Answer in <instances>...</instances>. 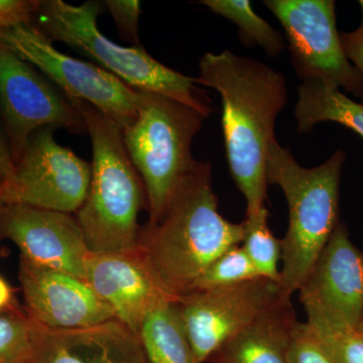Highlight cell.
Segmentation results:
<instances>
[{
	"mask_svg": "<svg viewBox=\"0 0 363 363\" xmlns=\"http://www.w3.org/2000/svg\"><path fill=\"white\" fill-rule=\"evenodd\" d=\"M289 363H333L308 324L298 322L288 353Z\"/></svg>",
	"mask_w": 363,
	"mask_h": 363,
	"instance_id": "d4e9b609",
	"label": "cell"
},
{
	"mask_svg": "<svg viewBox=\"0 0 363 363\" xmlns=\"http://www.w3.org/2000/svg\"><path fill=\"white\" fill-rule=\"evenodd\" d=\"M0 236L16 243L21 257L33 264L86 281L91 252L76 216L26 205L2 204Z\"/></svg>",
	"mask_w": 363,
	"mask_h": 363,
	"instance_id": "7c38bea8",
	"label": "cell"
},
{
	"mask_svg": "<svg viewBox=\"0 0 363 363\" xmlns=\"http://www.w3.org/2000/svg\"><path fill=\"white\" fill-rule=\"evenodd\" d=\"M99 2L73 6L62 0L40 1L33 25L52 40L65 43L133 89L160 93L209 117L212 101L196 83L152 58L142 45L123 47L105 37L97 26Z\"/></svg>",
	"mask_w": 363,
	"mask_h": 363,
	"instance_id": "5b68a950",
	"label": "cell"
},
{
	"mask_svg": "<svg viewBox=\"0 0 363 363\" xmlns=\"http://www.w3.org/2000/svg\"><path fill=\"white\" fill-rule=\"evenodd\" d=\"M32 323V352L26 363H152L140 336L117 319L75 329Z\"/></svg>",
	"mask_w": 363,
	"mask_h": 363,
	"instance_id": "2e32d148",
	"label": "cell"
},
{
	"mask_svg": "<svg viewBox=\"0 0 363 363\" xmlns=\"http://www.w3.org/2000/svg\"><path fill=\"white\" fill-rule=\"evenodd\" d=\"M18 279L28 317L43 326L84 328L116 319L109 305L77 277L21 257Z\"/></svg>",
	"mask_w": 363,
	"mask_h": 363,
	"instance_id": "5bb4252c",
	"label": "cell"
},
{
	"mask_svg": "<svg viewBox=\"0 0 363 363\" xmlns=\"http://www.w3.org/2000/svg\"><path fill=\"white\" fill-rule=\"evenodd\" d=\"M357 329L358 331H359L360 333H362L363 335V316L362 318V320H360V323L359 325H358Z\"/></svg>",
	"mask_w": 363,
	"mask_h": 363,
	"instance_id": "4dcf8cb0",
	"label": "cell"
},
{
	"mask_svg": "<svg viewBox=\"0 0 363 363\" xmlns=\"http://www.w3.org/2000/svg\"><path fill=\"white\" fill-rule=\"evenodd\" d=\"M14 171H16V164L11 157L9 143L0 130V195L2 191L7 186L11 185V182L13 181Z\"/></svg>",
	"mask_w": 363,
	"mask_h": 363,
	"instance_id": "f1b7e54d",
	"label": "cell"
},
{
	"mask_svg": "<svg viewBox=\"0 0 363 363\" xmlns=\"http://www.w3.org/2000/svg\"><path fill=\"white\" fill-rule=\"evenodd\" d=\"M86 281L116 319L138 335L152 308L166 298L175 300L162 290L138 245L119 252L91 253Z\"/></svg>",
	"mask_w": 363,
	"mask_h": 363,
	"instance_id": "9a60e30c",
	"label": "cell"
},
{
	"mask_svg": "<svg viewBox=\"0 0 363 363\" xmlns=\"http://www.w3.org/2000/svg\"><path fill=\"white\" fill-rule=\"evenodd\" d=\"M87 125L92 143V176L84 204L76 213L88 250L105 253L138 247V214L147 193L131 162L123 130L87 104H73Z\"/></svg>",
	"mask_w": 363,
	"mask_h": 363,
	"instance_id": "277c9868",
	"label": "cell"
},
{
	"mask_svg": "<svg viewBox=\"0 0 363 363\" xmlns=\"http://www.w3.org/2000/svg\"><path fill=\"white\" fill-rule=\"evenodd\" d=\"M33 345V323L25 307L0 312V363H26Z\"/></svg>",
	"mask_w": 363,
	"mask_h": 363,
	"instance_id": "cb8c5ba5",
	"label": "cell"
},
{
	"mask_svg": "<svg viewBox=\"0 0 363 363\" xmlns=\"http://www.w3.org/2000/svg\"><path fill=\"white\" fill-rule=\"evenodd\" d=\"M281 298L279 284L266 278L179 298L177 307L197 362H207L226 341Z\"/></svg>",
	"mask_w": 363,
	"mask_h": 363,
	"instance_id": "8fae6325",
	"label": "cell"
},
{
	"mask_svg": "<svg viewBox=\"0 0 363 363\" xmlns=\"http://www.w3.org/2000/svg\"><path fill=\"white\" fill-rule=\"evenodd\" d=\"M138 336L152 363H198L175 300L152 308Z\"/></svg>",
	"mask_w": 363,
	"mask_h": 363,
	"instance_id": "d6986e66",
	"label": "cell"
},
{
	"mask_svg": "<svg viewBox=\"0 0 363 363\" xmlns=\"http://www.w3.org/2000/svg\"><path fill=\"white\" fill-rule=\"evenodd\" d=\"M23 308L16 298V291L0 274V312L13 311Z\"/></svg>",
	"mask_w": 363,
	"mask_h": 363,
	"instance_id": "f546056e",
	"label": "cell"
},
{
	"mask_svg": "<svg viewBox=\"0 0 363 363\" xmlns=\"http://www.w3.org/2000/svg\"><path fill=\"white\" fill-rule=\"evenodd\" d=\"M56 128H40L30 135L13 181L0 195L1 204L77 213L89 190L92 166L56 142Z\"/></svg>",
	"mask_w": 363,
	"mask_h": 363,
	"instance_id": "30bf717a",
	"label": "cell"
},
{
	"mask_svg": "<svg viewBox=\"0 0 363 363\" xmlns=\"http://www.w3.org/2000/svg\"><path fill=\"white\" fill-rule=\"evenodd\" d=\"M40 0H0V33L21 25H33Z\"/></svg>",
	"mask_w": 363,
	"mask_h": 363,
	"instance_id": "4316f807",
	"label": "cell"
},
{
	"mask_svg": "<svg viewBox=\"0 0 363 363\" xmlns=\"http://www.w3.org/2000/svg\"><path fill=\"white\" fill-rule=\"evenodd\" d=\"M283 26L291 63L301 80L321 79L363 101V80L344 52L333 0H267Z\"/></svg>",
	"mask_w": 363,
	"mask_h": 363,
	"instance_id": "9c48e42d",
	"label": "cell"
},
{
	"mask_svg": "<svg viewBox=\"0 0 363 363\" xmlns=\"http://www.w3.org/2000/svg\"><path fill=\"white\" fill-rule=\"evenodd\" d=\"M344 52L350 63L360 74L363 80V28L350 33H344L340 35Z\"/></svg>",
	"mask_w": 363,
	"mask_h": 363,
	"instance_id": "83f0119b",
	"label": "cell"
},
{
	"mask_svg": "<svg viewBox=\"0 0 363 363\" xmlns=\"http://www.w3.org/2000/svg\"><path fill=\"white\" fill-rule=\"evenodd\" d=\"M345 152L337 150L326 162L304 168L274 140L267 155L269 185H278L289 208V225L281 241V298L292 301L336 228L341 173Z\"/></svg>",
	"mask_w": 363,
	"mask_h": 363,
	"instance_id": "3957f363",
	"label": "cell"
},
{
	"mask_svg": "<svg viewBox=\"0 0 363 363\" xmlns=\"http://www.w3.org/2000/svg\"><path fill=\"white\" fill-rule=\"evenodd\" d=\"M104 6L111 13L121 38L135 45H140L138 40L140 2L138 0H106Z\"/></svg>",
	"mask_w": 363,
	"mask_h": 363,
	"instance_id": "484cf974",
	"label": "cell"
},
{
	"mask_svg": "<svg viewBox=\"0 0 363 363\" xmlns=\"http://www.w3.org/2000/svg\"><path fill=\"white\" fill-rule=\"evenodd\" d=\"M0 40L56 85L72 105L90 104L121 130L135 121L136 89L95 63L58 51L33 23L9 28Z\"/></svg>",
	"mask_w": 363,
	"mask_h": 363,
	"instance_id": "52a82bcc",
	"label": "cell"
},
{
	"mask_svg": "<svg viewBox=\"0 0 363 363\" xmlns=\"http://www.w3.org/2000/svg\"><path fill=\"white\" fill-rule=\"evenodd\" d=\"M0 113L14 164L40 128L87 133V125L62 91L0 40Z\"/></svg>",
	"mask_w": 363,
	"mask_h": 363,
	"instance_id": "ba28073f",
	"label": "cell"
},
{
	"mask_svg": "<svg viewBox=\"0 0 363 363\" xmlns=\"http://www.w3.org/2000/svg\"><path fill=\"white\" fill-rule=\"evenodd\" d=\"M359 6H360V7H362V25H360V26H362V28H363V0H362V1H359Z\"/></svg>",
	"mask_w": 363,
	"mask_h": 363,
	"instance_id": "1f68e13d",
	"label": "cell"
},
{
	"mask_svg": "<svg viewBox=\"0 0 363 363\" xmlns=\"http://www.w3.org/2000/svg\"><path fill=\"white\" fill-rule=\"evenodd\" d=\"M1 200H0V206H1ZM2 238H1V236H0V241H1Z\"/></svg>",
	"mask_w": 363,
	"mask_h": 363,
	"instance_id": "d6a6232c",
	"label": "cell"
},
{
	"mask_svg": "<svg viewBox=\"0 0 363 363\" xmlns=\"http://www.w3.org/2000/svg\"><path fill=\"white\" fill-rule=\"evenodd\" d=\"M243 222L218 211L211 162L196 161L184 174L157 223L140 227L138 247L164 291L178 300L219 255L240 245Z\"/></svg>",
	"mask_w": 363,
	"mask_h": 363,
	"instance_id": "7a4b0ae2",
	"label": "cell"
},
{
	"mask_svg": "<svg viewBox=\"0 0 363 363\" xmlns=\"http://www.w3.org/2000/svg\"><path fill=\"white\" fill-rule=\"evenodd\" d=\"M306 323L333 363H363V335L357 328L320 316L307 317Z\"/></svg>",
	"mask_w": 363,
	"mask_h": 363,
	"instance_id": "7402d4cb",
	"label": "cell"
},
{
	"mask_svg": "<svg viewBox=\"0 0 363 363\" xmlns=\"http://www.w3.org/2000/svg\"><path fill=\"white\" fill-rule=\"evenodd\" d=\"M298 322L292 301L281 298L226 341L207 362L289 363V348Z\"/></svg>",
	"mask_w": 363,
	"mask_h": 363,
	"instance_id": "e0dca14e",
	"label": "cell"
},
{
	"mask_svg": "<svg viewBox=\"0 0 363 363\" xmlns=\"http://www.w3.org/2000/svg\"><path fill=\"white\" fill-rule=\"evenodd\" d=\"M262 278L241 245L229 248L205 269L192 291L209 290Z\"/></svg>",
	"mask_w": 363,
	"mask_h": 363,
	"instance_id": "603a6c76",
	"label": "cell"
},
{
	"mask_svg": "<svg viewBox=\"0 0 363 363\" xmlns=\"http://www.w3.org/2000/svg\"><path fill=\"white\" fill-rule=\"evenodd\" d=\"M245 236L241 247L262 278L279 284L281 241L274 238L269 226V210L262 208L259 213L245 217Z\"/></svg>",
	"mask_w": 363,
	"mask_h": 363,
	"instance_id": "44dd1931",
	"label": "cell"
},
{
	"mask_svg": "<svg viewBox=\"0 0 363 363\" xmlns=\"http://www.w3.org/2000/svg\"><path fill=\"white\" fill-rule=\"evenodd\" d=\"M135 121L124 147L147 193L150 224L162 218L184 174L194 164L192 143L208 117L160 93L136 89Z\"/></svg>",
	"mask_w": 363,
	"mask_h": 363,
	"instance_id": "8992f818",
	"label": "cell"
},
{
	"mask_svg": "<svg viewBox=\"0 0 363 363\" xmlns=\"http://www.w3.org/2000/svg\"><path fill=\"white\" fill-rule=\"evenodd\" d=\"M200 4L238 26L240 42L247 47L257 45L269 57L285 50L283 35L255 13L247 0H203Z\"/></svg>",
	"mask_w": 363,
	"mask_h": 363,
	"instance_id": "ffe728a7",
	"label": "cell"
},
{
	"mask_svg": "<svg viewBox=\"0 0 363 363\" xmlns=\"http://www.w3.org/2000/svg\"><path fill=\"white\" fill-rule=\"evenodd\" d=\"M195 80L220 94L229 171L247 201V216H253L266 207L267 150L288 101L285 76L259 60L224 50L202 57Z\"/></svg>",
	"mask_w": 363,
	"mask_h": 363,
	"instance_id": "6da1fadb",
	"label": "cell"
},
{
	"mask_svg": "<svg viewBox=\"0 0 363 363\" xmlns=\"http://www.w3.org/2000/svg\"><path fill=\"white\" fill-rule=\"evenodd\" d=\"M297 293L306 316L357 328L363 316V253L340 222Z\"/></svg>",
	"mask_w": 363,
	"mask_h": 363,
	"instance_id": "4fadbf2b",
	"label": "cell"
},
{
	"mask_svg": "<svg viewBox=\"0 0 363 363\" xmlns=\"http://www.w3.org/2000/svg\"><path fill=\"white\" fill-rule=\"evenodd\" d=\"M298 135L312 131L325 121L346 126L363 138V104L353 101L337 85L321 79L302 81L295 107Z\"/></svg>",
	"mask_w": 363,
	"mask_h": 363,
	"instance_id": "ac0fdd59",
	"label": "cell"
}]
</instances>
